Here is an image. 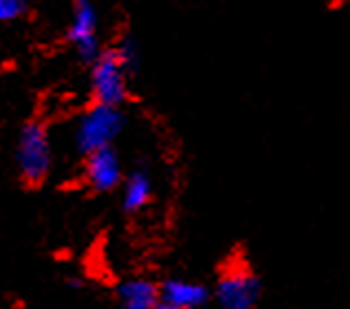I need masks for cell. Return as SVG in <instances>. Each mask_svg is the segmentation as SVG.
<instances>
[{
	"label": "cell",
	"mask_w": 350,
	"mask_h": 309,
	"mask_svg": "<svg viewBox=\"0 0 350 309\" xmlns=\"http://www.w3.org/2000/svg\"><path fill=\"white\" fill-rule=\"evenodd\" d=\"M150 195H152V186H150L148 175L142 171L133 173L124 186V208L130 212L142 210V208L150 201Z\"/></svg>",
	"instance_id": "9c48e42d"
},
{
	"label": "cell",
	"mask_w": 350,
	"mask_h": 309,
	"mask_svg": "<svg viewBox=\"0 0 350 309\" xmlns=\"http://www.w3.org/2000/svg\"><path fill=\"white\" fill-rule=\"evenodd\" d=\"M214 296L223 309H252L262 296V283L245 265H234L218 278Z\"/></svg>",
	"instance_id": "3957f363"
},
{
	"label": "cell",
	"mask_w": 350,
	"mask_h": 309,
	"mask_svg": "<svg viewBox=\"0 0 350 309\" xmlns=\"http://www.w3.org/2000/svg\"><path fill=\"white\" fill-rule=\"evenodd\" d=\"M23 12H25L23 0H0V23L16 20Z\"/></svg>",
	"instance_id": "30bf717a"
},
{
	"label": "cell",
	"mask_w": 350,
	"mask_h": 309,
	"mask_svg": "<svg viewBox=\"0 0 350 309\" xmlns=\"http://www.w3.org/2000/svg\"><path fill=\"white\" fill-rule=\"evenodd\" d=\"M93 95L97 104L119 106L126 97V66L117 51L104 53L95 60L93 66Z\"/></svg>",
	"instance_id": "277c9868"
},
{
	"label": "cell",
	"mask_w": 350,
	"mask_h": 309,
	"mask_svg": "<svg viewBox=\"0 0 350 309\" xmlns=\"http://www.w3.org/2000/svg\"><path fill=\"white\" fill-rule=\"evenodd\" d=\"M86 177H88V182H91V186L99 193L113 190L119 184V179H122V164H119V159L113 153L111 146L88 153Z\"/></svg>",
	"instance_id": "8992f818"
},
{
	"label": "cell",
	"mask_w": 350,
	"mask_h": 309,
	"mask_svg": "<svg viewBox=\"0 0 350 309\" xmlns=\"http://www.w3.org/2000/svg\"><path fill=\"white\" fill-rule=\"evenodd\" d=\"M154 309H185V307H174V305H167V303H161V305H157Z\"/></svg>",
	"instance_id": "8fae6325"
},
{
	"label": "cell",
	"mask_w": 350,
	"mask_h": 309,
	"mask_svg": "<svg viewBox=\"0 0 350 309\" xmlns=\"http://www.w3.org/2000/svg\"><path fill=\"white\" fill-rule=\"evenodd\" d=\"M119 301L124 309H154L159 305V290L150 281H128L119 287Z\"/></svg>",
	"instance_id": "ba28073f"
},
{
	"label": "cell",
	"mask_w": 350,
	"mask_h": 309,
	"mask_svg": "<svg viewBox=\"0 0 350 309\" xmlns=\"http://www.w3.org/2000/svg\"><path fill=\"white\" fill-rule=\"evenodd\" d=\"M16 162L27 182H42L51 171V142L42 124H27L18 139Z\"/></svg>",
	"instance_id": "7a4b0ae2"
},
{
	"label": "cell",
	"mask_w": 350,
	"mask_h": 309,
	"mask_svg": "<svg viewBox=\"0 0 350 309\" xmlns=\"http://www.w3.org/2000/svg\"><path fill=\"white\" fill-rule=\"evenodd\" d=\"M95 29H97V16H95L93 3H91V0H77L68 38H71V42L77 47L79 55H82L84 60H95L97 58V34H95Z\"/></svg>",
	"instance_id": "5b68a950"
},
{
	"label": "cell",
	"mask_w": 350,
	"mask_h": 309,
	"mask_svg": "<svg viewBox=\"0 0 350 309\" xmlns=\"http://www.w3.org/2000/svg\"><path fill=\"white\" fill-rule=\"evenodd\" d=\"M161 303L185 307V309H201L209 301V290L194 281H167L159 292Z\"/></svg>",
	"instance_id": "52a82bcc"
},
{
	"label": "cell",
	"mask_w": 350,
	"mask_h": 309,
	"mask_svg": "<svg viewBox=\"0 0 350 309\" xmlns=\"http://www.w3.org/2000/svg\"><path fill=\"white\" fill-rule=\"evenodd\" d=\"M124 126V117L117 111V106L95 104L91 111L82 115L75 131V144L86 155L111 146L113 139L119 135Z\"/></svg>",
	"instance_id": "6da1fadb"
}]
</instances>
